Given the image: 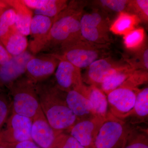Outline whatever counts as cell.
<instances>
[{
	"label": "cell",
	"instance_id": "d6a6232c",
	"mask_svg": "<svg viewBox=\"0 0 148 148\" xmlns=\"http://www.w3.org/2000/svg\"><path fill=\"white\" fill-rule=\"evenodd\" d=\"M21 1L28 8L34 11L42 8L48 0H21Z\"/></svg>",
	"mask_w": 148,
	"mask_h": 148
},
{
	"label": "cell",
	"instance_id": "4316f807",
	"mask_svg": "<svg viewBox=\"0 0 148 148\" xmlns=\"http://www.w3.org/2000/svg\"><path fill=\"white\" fill-rule=\"evenodd\" d=\"M69 1L67 0H48L42 8L34 11V13L55 18L67 7Z\"/></svg>",
	"mask_w": 148,
	"mask_h": 148
},
{
	"label": "cell",
	"instance_id": "3957f363",
	"mask_svg": "<svg viewBox=\"0 0 148 148\" xmlns=\"http://www.w3.org/2000/svg\"><path fill=\"white\" fill-rule=\"evenodd\" d=\"M6 88L11 98L12 113L26 117L32 121L44 115L40 105L36 84L26 75Z\"/></svg>",
	"mask_w": 148,
	"mask_h": 148
},
{
	"label": "cell",
	"instance_id": "83f0119b",
	"mask_svg": "<svg viewBox=\"0 0 148 148\" xmlns=\"http://www.w3.org/2000/svg\"><path fill=\"white\" fill-rule=\"evenodd\" d=\"M12 102L8 90L0 87V132L11 114Z\"/></svg>",
	"mask_w": 148,
	"mask_h": 148
},
{
	"label": "cell",
	"instance_id": "7c38bea8",
	"mask_svg": "<svg viewBox=\"0 0 148 148\" xmlns=\"http://www.w3.org/2000/svg\"><path fill=\"white\" fill-rule=\"evenodd\" d=\"M106 119L94 116L79 121L68 131L84 147L93 148L97 135Z\"/></svg>",
	"mask_w": 148,
	"mask_h": 148
},
{
	"label": "cell",
	"instance_id": "7a4b0ae2",
	"mask_svg": "<svg viewBox=\"0 0 148 148\" xmlns=\"http://www.w3.org/2000/svg\"><path fill=\"white\" fill-rule=\"evenodd\" d=\"M41 108L50 126L58 132L70 129L78 121L66 103V92L47 79L36 84Z\"/></svg>",
	"mask_w": 148,
	"mask_h": 148
},
{
	"label": "cell",
	"instance_id": "9c48e42d",
	"mask_svg": "<svg viewBox=\"0 0 148 148\" xmlns=\"http://www.w3.org/2000/svg\"><path fill=\"white\" fill-rule=\"evenodd\" d=\"M60 60L55 54L35 55L27 65L25 75L35 84L48 79L55 72Z\"/></svg>",
	"mask_w": 148,
	"mask_h": 148
},
{
	"label": "cell",
	"instance_id": "6da1fadb",
	"mask_svg": "<svg viewBox=\"0 0 148 148\" xmlns=\"http://www.w3.org/2000/svg\"><path fill=\"white\" fill-rule=\"evenodd\" d=\"M88 2L84 0L69 1L67 7L54 18L39 53L57 54L65 48L83 39L80 20Z\"/></svg>",
	"mask_w": 148,
	"mask_h": 148
},
{
	"label": "cell",
	"instance_id": "f1b7e54d",
	"mask_svg": "<svg viewBox=\"0 0 148 148\" xmlns=\"http://www.w3.org/2000/svg\"><path fill=\"white\" fill-rule=\"evenodd\" d=\"M148 81V71L135 70L119 87L126 88L136 91L140 86L147 83Z\"/></svg>",
	"mask_w": 148,
	"mask_h": 148
},
{
	"label": "cell",
	"instance_id": "ba28073f",
	"mask_svg": "<svg viewBox=\"0 0 148 148\" xmlns=\"http://www.w3.org/2000/svg\"><path fill=\"white\" fill-rule=\"evenodd\" d=\"M129 66L123 60H117L110 56L94 61L86 69L83 81L99 88L108 77Z\"/></svg>",
	"mask_w": 148,
	"mask_h": 148
},
{
	"label": "cell",
	"instance_id": "4dcf8cb0",
	"mask_svg": "<svg viewBox=\"0 0 148 148\" xmlns=\"http://www.w3.org/2000/svg\"><path fill=\"white\" fill-rule=\"evenodd\" d=\"M49 148H85L70 134L61 132Z\"/></svg>",
	"mask_w": 148,
	"mask_h": 148
},
{
	"label": "cell",
	"instance_id": "f35d334b",
	"mask_svg": "<svg viewBox=\"0 0 148 148\" xmlns=\"http://www.w3.org/2000/svg\"><path fill=\"white\" fill-rule=\"evenodd\" d=\"M0 87H2V86H1V85H0Z\"/></svg>",
	"mask_w": 148,
	"mask_h": 148
},
{
	"label": "cell",
	"instance_id": "cb8c5ba5",
	"mask_svg": "<svg viewBox=\"0 0 148 148\" xmlns=\"http://www.w3.org/2000/svg\"><path fill=\"white\" fill-rule=\"evenodd\" d=\"M123 61L134 70L148 71V47L146 43L138 50L128 55H123Z\"/></svg>",
	"mask_w": 148,
	"mask_h": 148
},
{
	"label": "cell",
	"instance_id": "4fadbf2b",
	"mask_svg": "<svg viewBox=\"0 0 148 148\" xmlns=\"http://www.w3.org/2000/svg\"><path fill=\"white\" fill-rule=\"evenodd\" d=\"M35 55L29 51L11 58L5 64L0 66V85L5 88L24 75L27 71L28 62Z\"/></svg>",
	"mask_w": 148,
	"mask_h": 148
},
{
	"label": "cell",
	"instance_id": "5bb4252c",
	"mask_svg": "<svg viewBox=\"0 0 148 148\" xmlns=\"http://www.w3.org/2000/svg\"><path fill=\"white\" fill-rule=\"evenodd\" d=\"M54 18L34 14L30 25V34L32 40L29 44V51L36 55L40 53L42 45L47 37Z\"/></svg>",
	"mask_w": 148,
	"mask_h": 148
},
{
	"label": "cell",
	"instance_id": "d6986e66",
	"mask_svg": "<svg viewBox=\"0 0 148 148\" xmlns=\"http://www.w3.org/2000/svg\"><path fill=\"white\" fill-rule=\"evenodd\" d=\"M117 15L110 26V31L114 34L125 36L136 29L141 22L138 16L132 14L122 12Z\"/></svg>",
	"mask_w": 148,
	"mask_h": 148
},
{
	"label": "cell",
	"instance_id": "9a60e30c",
	"mask_svg": "<svg viewBox=\"0 0 148 148\" xmlns=\"http://www.w3.org/2000/svg\"><path fill=\"white\" fill-rule=\"evenodd\" d=\"M84 84L77 90L66 92L65 99L67 106L78 121L95 116L90 101L84 92Z\"/></svg>",
	"mask_w": 148,
	"mask_h": 148
},
{
	"label": "cell",
	"instance_id": "1f68e13d",
	"mask_svg": "<svg viewBox=\"0 0 148 148\" xmlns=\"http://www.w3.org/2000/svg\"><path fill=\"white\" fill-rule=\"evenodd\" d=\"M16 20V12L9 6L3 11L0 16V21L10 28H15Z\"/></svg>",
	"mask_w": 148,
	"mask_h": 148
},
{
	"label": "cell",
	"instance_id": "8fae6325",
	"mask_svg": "<svg viewBox=\"0 0 148 148\" xmlns=\"http://www.w3.org/2000/svg\"><path fill=\"white\" fill-rule=\"evenodd\" d=\"M59 59L60 61L55 72L56 85L66 92L79 89L84 84L81 69L69 61Z\"/></svg>",
	"mask_w": 148,
	"mask_h": 148
},
{
	"label": "cell",
	"instance_id": "836d02e7",
	"mask_svg": "<svg viewBox=\"0 0 148 148\" xmlns=\"http://www.w3.org/2000/svg\"><path fill=\"white\" fill-rule=\"evenodd\" d=\"M4 148H40L33 141H26L16 144L0 145Z\"/></svg>",
	"mask_w": 148,
	"mask_h": 148
},
{
	"label": "cell",
	"instance_id": "8d00e7d4",
	"mask_svg": "<svg viewBox=\"0 0 148 148\" xmlns=\"http://www.w3.org/2000/svg\"><path fill=\"white\" fill-rule=\"evenodd\" d=\"M8 7L4 1H0V16L3 11Z\"/></svg>",
	"mask_w": 148,
	"mask_h": 148
},
{
	"label": "cell",
	"instance_id": "7402d4cb",
	"mask_svg": "<svg viewBox=\"0 0 148 148\" xmlns=\"http://www.w3.org/2000/svg\"><path fill=\"white\" fill-rule=\"evenodd\" d=\"M11 56H16L24 53L29 46L27 37L15 30L2 43Z\"/></svg>",
	"mask_w": 148,
	"mask_h": 148
},
{
	"label": "cell",
	"instance_id": "e0dca14e",
	"mask_svg": "<svg viewBox=\"0 0 148 148\" xmlns=\"http://www.w3.org/2000/svg\"><path fill=\"white\" fill-rule=\"evenodd\" d=\"M6 3L16 12L17 20L15 27L18 33L25 36L30 34V25L33 12L21 1V0H5Z\"/></svg>",
	"mask_w": 148,
	"mask_h": 148
},
{
	"label": "cell",
	"instance_id": "d4e9b609",
	"mask_svg": "<svg viewBox=\"0 0 148 148\" xmlns=\"http://www.w3.org/2000/svg\"><path fill=\"white\" fill-rule=\"evenodd\" d=\"M122 148H148L147 130L130 128Z\"/></svg>",
	"mask_w": 148,
	"mask_h": 148
},
{
	"label": "cell",
	"instance_id": "74e56055",
	"mask_svg": "<svg viewBox=\"0 0 148 148\" xmlns=\"http://www.w3.org/2000/svg\"><path fill=\"white\" fill-rule=\"evenodd\" d=\"M0 148H4L3 147H2V146H0Z\"/></svg>",
	"mask_w": 148,
	"mask_h": 148
},
{
	"label": "cell",
	"instance_id": "52a82bcc",
	"mask_svg": "<svg viewBox=\"0 0 148 148\" xmlns=\"http://www.w3.org/2000/svg\"><path fill=\"white\" fill-rule=\"evenodd\" d=\"M32 121L30 119L12 113L0 132V145L33 141L31 136Z\"/></svg>",
	"mask_w": 148,
	"mask_h": 148
},
{
	"label": "cell",
	"instance_id": "d590c367",
	"mask_svg": "<svg viewBox=\"0 0 148 148\" xmlns=\"http://www.w3.org/2000/svg\"><path fill=\"white\" fill-rule=\"evenodd\" d=\"M11 57L0 41V66L5 64Z\"/></svg>",
	"mask_w": 148,
	"mask_h": 148
},
{
	"label": "cell",
	"instance_id": "277c9868",
	"mask_svg": "<svg viewBox=\"0 0 148 148\" xmlns=\"http://www.w3.org/2000/svg\"><path fill=\"white\" fill-rule=\"evenodd\" d=\"M110 45L97 44L82 39L55 55L80 69H86L96 60L110 56Z\"/></svg>",
	"mask_w": 148,
	"mask_h": 148
},
{
	"label": "cell",
	"instance_id": "8992f818",
	"mask_svg": "<svg viewBox=\"0 0 148 148\" xmlns=\"http://www.w3.org/2000/svg\"><path fill=\"white\" fill-rule=\"evenodd\" d=\"M130 127L109 112L94 143L93 148H122Z\"/></svg>",
	"mask_w": 148,
	"mask_h": 148
},
{
	"label": "cell",
	"instance_id": "ffe728a7",
	"mask_svg": "<svg viewBox=\"0 0 148 148\" xmlns=\"http://www.w3.org/2000/svg\"><path fill=\"white\" fill-rule=\"evenodd\" d=\"M129 117L135 119L134 122H144L148 117V88L139 89L136 93V99L133 110ZM127 117V118H128Z\"/></svg>",
	"mask_w": 148,
	"mask_h": 148
},
{
	"label": "cell",
	"instance_id": "e575fe53",
	"mask_svg": "<svg viewBox=\"0 0 148 148\" xmlns=\"http://www.w3.org/2000/svg\"><path fill=\"white\" fill-rule=\"evenodd\" d=\"M15 30H16L15 27L10 28L0 21V41L2 43L8 38L12 32Z\"/></svg>",
	"mask_w": 148,
	"mask_h": 148
},
{
	"label": "cell",
	"instance_id": "ac0fdd59",
	"mask_svg": "<svg viewBox=\"0 0 148 148\" xmlns=\"http://www.w3.org/2000/svg\"><path fill=\"white\" fill-rule=\"evenodd\" d=\"M84 92L90 101L95 116L106 118L109 113V106L106 94L94 85L86 86Z\"/></svg>",
	"mask_w": 148,
	"mask_h": 148
},
{
	"label": "cell",
	"instance_id": "603a6c76",
	"mask_svg": "<svg viewBox=\"0 0 148 148\" xmlns=\"http://www.w3.org/2000/svg\"><path fill=\"white\" fill-rule=\"evenodd\" d=\"M134 71L129 66L119 70L107 78L100 85L99 88L107 95L121 86Z\"/></svg>",
	"mask_w": 148,
	"mask_h": 148
},
{
	"label": "cell",
	"instance_id": "5b68a950",
	"mask_svg": "<svg viewBox=\"0 0 148 148\" xmlns=\"http://www.w3.org/2000/svg\"><path fill=\"white\" fill-rule=\"evenodd\" d=\"M110 21L108 15L92 9L84 12L80 20L81 35L83 39L100 45H111L113 40L110 31Z\"/></svg>",
	"mask_w": 148,
	"mask_h": 148
},
{
	"label": "cell",
	"instance_id": "30bf717a",
	"mask_svg": "<svg viewBox=\"0 0 148 148\" xmlns=\"http://www.w3.org/2000/svg\"><path fill=\"white\" fill-rule=\"evenodd\" d=\"M137 90L119 87L109 92L107 95L109 112L119 119L127 118L134 108Z\"/></svg>",
	"mask_w": 148,
	"mask_h": 148
},
{
	"label": "cell",
	"instance_id": "484cf974",
	"mask_svg": "<svg viewBox=\"0 0 148 148\" xmlns=\"http://www.w3.org/2000/svg\"><path fill=\"white\" fill-rule=\"evenodd\" d=\"M123 41L128 50L132 51L138 50L146 43L145 29L140 27L132 30L123 36Z\"/></svg>",
	"mask_w": 148,
	"mask_h": 148
},
{
	"label": "cell",
	"instance_id": "2e32d148",
	"mask_svg": "<svg viewBox=\"0 0 148 148\" xmlns=\"http://www.w3.org/2000/svg\"><path fill=\"white\" fill-rule=\"evenodd\" d=\"M55 131L50 126L45 115L32 121L31 136L33 141L42 148H49L56 136L61 133Z\"/></svg>",
	"mask_w": 148,
	"mask_h": 148
},
{
	"label": "cell",
	"instance_id": "f546056e",
	"mask_svg": "<svg viewBox=\"0 0 148 148\" xmlns=\"http://www.w3.org/2000/svg\"><path fill=\"white\" fill-rule=\"evenodd\" d=\"M128 13L136 15L141 22L147 24L148 0H130Z\"/></svg>",
	"mask_w": 148,
	"mask_h": 148
},
{
	"label": "cell",
	"instance_id": "44dd1931",
	"mask_svg": "<svg viewBox=\"0 0 148 148\" xmlns=\"http://www.w3.org/2000/svg\"><path fill=\"white\" fill-rule=\"evenodd\" d=\"M130 0H95L91 1L92 9L98 10L108 15L109 13L128 12Z\"/></svg>",
	"mask_w": 148,
	"mask_h": 148
}]
</instances>
